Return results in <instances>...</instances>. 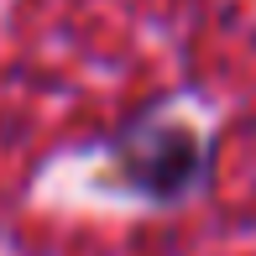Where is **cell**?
I'll use <instances>...</instances> for the list:
<instances>
[{
	"label": "cell",
	"instance_id": "6da1fadb",
	"mask_svg": "<svg viewBox=\"0 0 256 256\" xmlns=\"http://www.w3.org/2000/svg\"><path fill=\"white\" fill-rule=\"evenodd\" d=\"M194 172H199V142L188 126L146 120L120 142V178L146 199H178L194 183Z\"/></svg>",
	"mask_w": 256,
	"mask_h": 256
}]
</instances>
